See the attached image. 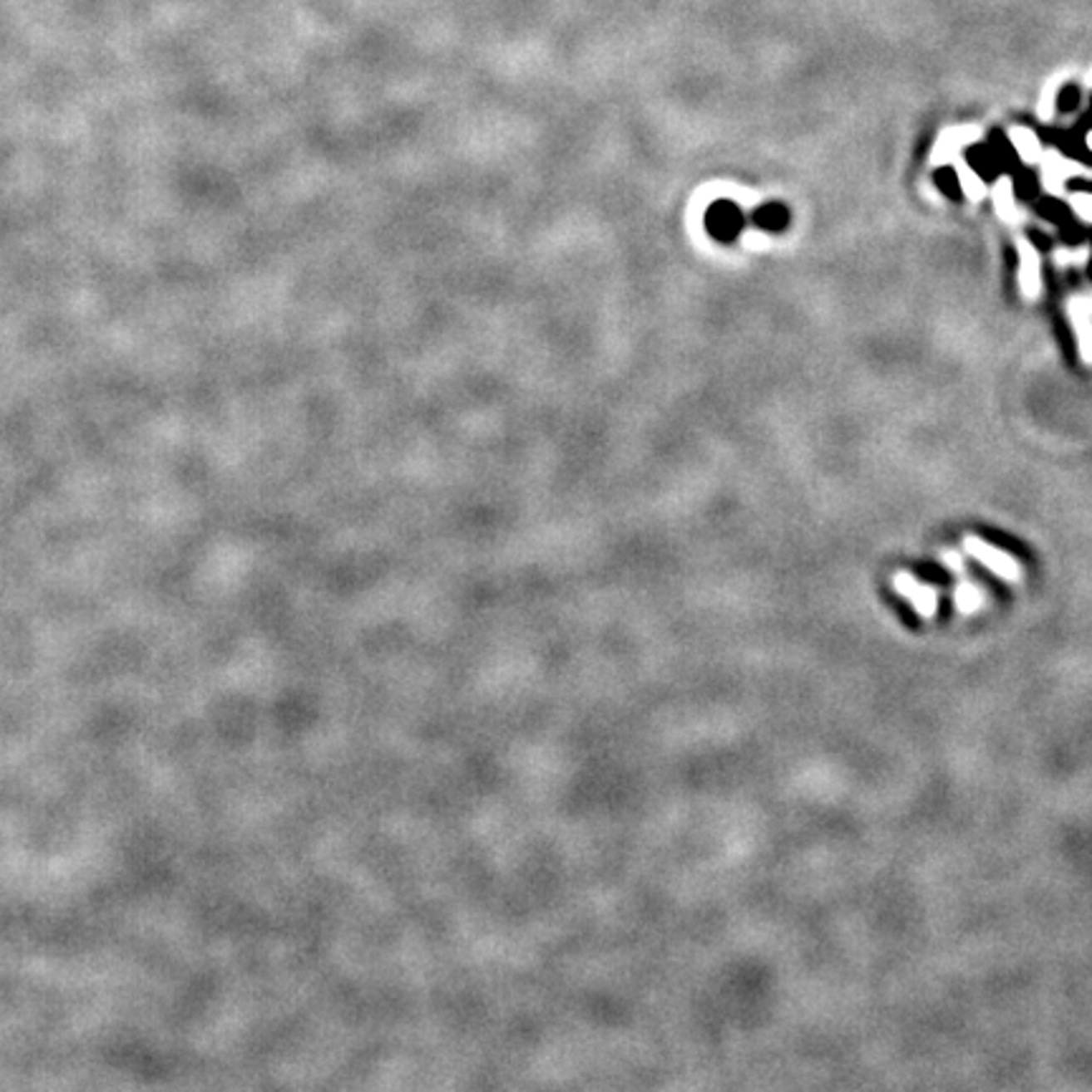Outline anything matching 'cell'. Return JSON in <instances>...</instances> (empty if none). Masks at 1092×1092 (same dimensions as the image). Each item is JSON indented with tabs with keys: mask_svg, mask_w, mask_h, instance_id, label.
<instances>
[{
	"mask_svg": "<svg viewBox=\"0 0 1092 1092\" xmlns=\"http://www.w3.org/2000/svg\"><path fill=\"white\" fill-rule=\"evenodd\" d=\"M989 147H991L994 155L1001 160V165L1014 167V162H1016V152H1014L1011 142H1009L1001 132H994V135H991V145H989Z\"/></svg>",
	"mask_w": 1092,
	"mask_h": 1092,
	"instance_id": "cell-18",
	"label": "cell"
},
{
	"mask_svg": "<svg viewBox=\"0 0 1092 1092\" xmlns=\"http://www.w3.org/2000/svg\"><path fill=\"white\" fill-rule=\"evenodd\" d=\"M1011 180H1014V190L1019 192L1021 198H1035L1037 180H1035V175L1030 170H1016V175Z\"/></svg>",
	"mask_w": 1092,
	"mask_h": 1092,
	"instance_id": "cell-19",
	"label": "cell"
},
{
	"mask_svg": "<svg viewBox=\"0 0 1092 1092\" xmlns=\"http://www.w3.org/2000/svg\"><path fill=\"white\" fill-rule=\"evenodd\" d=\"M1077 104H1080V86H1075V84H1065V86L1057 91L1055 106H1057L1062 114H1072V111L1077 109Z\"/></svg>",
	"mask_w": 1092,
	"mask_h": 1092,
	"instance_id": "cell-17",
	"label": "cell"
},
{
	"mask_svg": "<svg viewBox=\"0 0 1092 1092\" xmlns=\"http://www.w3.org/2000/svg\"><path fill=\"white\" fill-rule=\"evenodd\" d=\"M963 546H966V551H969L976 561H981L991 574H996L999 580L1011 582V585L1021 580V566H1019V561H1016L1011 554L1001 551L999 546H994V544H989V541H984V539H979V536H966V539H963Z\"/></svg>",
	"mask_w": 1092,
	"mask_h": 1092,
	"instance_id": "cell-2",
	"label": "cell"
},
{
	"mask_svg": "<svg viewBox=\"0 0 1092 1092\" xmlns=\"http://www.w3.org/2000/svg\"><path fill=\"white\" fill-rule=\"evenodd\" d=\"M1070 208L1085 223H1092V190H1077L1070 198Z\"/></svg>",
	"mask_w": 1092,
	"mask_h": 1092,
	"instance_id": "cell-15",
	"label": "cell"
},
{
	"mask_svg": "<svg viewBox=\"0 0 1092 1092\" xmlns=\"http://www.w3.org/2000/svg\"><path fill=\"white\" fill-rule=\"evenodd\" d=\"M1085 147H1087V152L1092 155V132H1087V137H1085Z\"/></svg>",
	"mask_w": 1092,
	"mask_h": 1092,
	"instance_id": "cell-22",
	"label": "cell"
},
{
	"mask_svg": "<svg viewBox=\"0 0 1092 1092\" xmlns=\"http://www.w3.org/2000/svg\"><path fill=\"white\" fill-rule=\"evenodd\" d=\"M953 602H956V610H958L961 615H976V612H981V607L986 605V592H984V587L976 585V582L961 580V582L956 585V590H953Z\"/></svg>",
	"mask_w": 1092,
	"mask_h": 1092,
	"instance_id": "cell-10",
	"label": "cell"
},
{
	"mask_svg": "<svg viewBox=\"0 0 1092 1092\" xmlns=\"http://www.w3.org/2000/svg\"><path fill=\"white\" fill-rule=\"evenodd\" d=\"M892 590H895V595H901L913 607V612L918 617H923V620L936 617V612H938V592H936L933 585L921 582L918 576L911 574V571H897L892 576Z\"/></svg>",
	"mask_w": 1092,
	"mask_h": 1092,
	"instance_id": "cell-3",
	"label": "cell"
},
{
	"mask_svg": "<svg viewBox=\"0 0 1092 1092\" xmlns=\"http://www.w3.org/2000/svg\"><path fill=\"white\" fill-rule=\"evenodd\" d=\"M936 185L946 192L948 198H958L961 195V182L956 175V167H941L936 172Z\"/></svg>",
	"mask_w": 1092,
	"mask_h": 1092,
	"instance_id": "cell-16",
	"label": "cell"
},
{
	"mask_svg": "<svg viewBox=\"0 0 1092 1092\" xmlns=\"http://www.w3.org/2000/svg\"><path fill=\"white\" fill-rule=\"evenodd\" d=\"M943 564H946V569L948 571H953V574H963V559H961V554L958 551H943Z\"/></svg>",
	"mask_w": 1092,
	"mask_h": 1092,
	"instance_id": "cell-20",
	"label": "cell"
},
{
	"mask_svg": "<svg viewBox=\"0 0 1092 1092\" xmlns=\"http://www.w3.org/2000/svg\"><path fill=\"white\" fill-rule=\"evenodd\" d=\"M1014 195H1016L1014 180H1011L1009 175H999L996 182H994V190H991V200H994V205H996V213H999L1004 220H1014V218H1016V203H1014Z\"/></svg>",
	"mask_w": 1092,
	"mask_h": 1092,
	"instance_id": "cell-11",
	"label": "cell"
},
{
	"mask_svg": "<svg viewBox=\"0 0 1092 1092\" xmlns=\"http://www.w3.org/2000/svg\"><path fill=\"white\" fill-rule=\"evenodd\" d=\"M1070 316H1072V324L1077 332L1080 354L1087 362H1092V306L1085 299H1075L1070 304Z\"/></svg>",
	"mask_w": 1092,
	"mask_h": 1092,
	"instance_id": "cell-5",
	"label": "cell"
},
{
	"mask_svg": "<svg viewBox=\"0 0 1092 1092\" xmlns=\"http://www.w3.org/2000/svg\"><path fill=\"white\" fill-rule=\"evenodd\" d=\"M1037 213H1040L1045 220H1050V223L1065 225V223H1070L1072 208L1065 205V203H1060V200H1055V198H1045V200L1037 203Z\"/></svg>",
	"mask_w": 1092,
	"mask_h": 1092,
	"instance_id": "cell-14",
	"label": "cell"
},
{
	"mask_svg": "<svg viewBox=\"0 0 1092 1092\" xmlns=\"http://www.w3.org/2000/svg\"><path fill=\"white\" fill-rule=\"evenodd\" d=\"M976 140H979V132H976V130H951V132H946V135L938 140L936 150H933V162H936V165H943V162H953V160H958L961 150H963V147H971Z\"/></svg>",
	"mask_w": 1092,
	"mask_h": 1092,
	"instance_id": "cell-6",
	"label": "cell"
},
{
	"mask_svg": "<svg viewBox=\"0 0 1092 1092\" xmlns=\"http://www.w3.org/2000/svg\"><path fill=\"white\" fill-rule=\"evenodd\" d=\"M1090 306H1092V304H1090Z\"/></svg>",
	"mask_w": 1092,
	"mask_h": 1092,
	"instance_id": "cell-23",
	"label": "cell"
},
{
	"mask_svg": "<svg viewBox=\"0 0 1092 1092\" xmlns=\"http://www.w3.org/2000/svg\"><path fill=\"white\" fill-rule=\"evenodd\" d=\"M1035 243L1019 240V286L1026 299H1037L1042 291V266Z\"/></svg>",
	"mask_w": 1092,
	"mask_h": 1092,
	"instance_id": "cell-4",
	"label": "cell"
},
{
	"mask_svg": "<svg viewBox=\"0 0 1092 1092\" xmlns=\"http://www.w3.org/2000/svg\"><path fill=\"white\" fill-rule=\"evenodd\" d=\"M1092 124V101H1090V109H1087V114L1082 116V121H1080V126H1090Z\"/></svg>",
	"mask_w": 1092,
	"mask_h": 1092,
	"instance_id": "cell-21",
	"label": "cell"
},
{
	"mask_svg": "<svg viewBox=\"0 0 1092 1092\" xmlns=\"http://www.w3.org/2000/svg\"><path fill=\"white\" fill-rule=\"evenodd\" d=\"M751 225L763 233H782L789 225V210L782 203H763L751 213Z\"/></svg>",
	"mask_w": 1092,
	"mask_h": 1092,
	"instance_id": "cell-8",
	"label": "cell"
},
{
	"mask_svg": "<svg viewBox=\"0 0 1092 1092\" xmlns=\"http://www.w3.org/2000/svg\"><path fill=\"white\" fill-rule=\"evenodd\" d=\"M956 175H958V182H961V192L966 195L971 203H979V200H984L986 198V185H984V177L966 162V160H958L956 162Z\"/></svg>",
	"mask_w": 1092,
	"mask_h": 1092,
	"instance_id": "cell-12",
	"label": "cell"
},
{
	"mask_svg": "<svg viewBox=\"0 0 1092 1092\" xmlns=\"http://www.w3.org/2000/svg\"><path fill=\"white\" fill-rule=\"evenodd\" d=\"M1077 172H1082L1080 165H1072L1070 160H1065L1057 152L1042 155V180L1050 190H1060L1065 182H1070V177H1075Z\"/></svg>",
	"mask_w": 1092,
	"mask_h": 1092,
	"instance_id": "cell-7",
	"label": "cell"
},
{
	"mask_svg": "<svg viewBox=\"0 0 1092 1092\" xmlns=\"http://www.w3.org/2000/svg\"><path fill=\"white\" fill-rule=\"evenodd\" d=\"M966 162L981 175V177H999L1001 175V160L994 155V150L989 145H971Z\"/></svg>",
	"mask_w": 1092,
	"mask_h": 1092,
	"instance_id": "cell-13",
	"label": "cell"
},
{
	"mask_svg": "<svg viewBox=\"0 0 1092 1092\" xmlns=\"http://www.w3.org/2000/svg\"><path fill=\"white\" fill-rule=\"evenodd\" d=\"M749 223V215L739 208V203L734 200H716L709 210H705V230L711 233V238H716L719 243H734L744 228Z\"/></svg>",
	"mask_w": 1092,
	"mask_h": 1092,
	"instance_id": "cell-1",
	"label": "cell"
},
{
	"mask_svg": "<svg viewBox=\"0 0 1092 1092\" xmlns=\"http://www.w3.org/2000/svg\"><path fill=\"white\" fill-rule=\"evenodd\" d=\"M1009 142H1011V147H1014V152H1016V157L1021 160V162H1026V165H1037V162H1042V145H1040V137L1032 132V130H1024V126H1014V130L1009 132Z\"/></svg>",
	"mask_w": 1092,
	"mask_h": 1092,
	"instance_id": "cell-9",
	"label": "cell"
}]
</instances>
